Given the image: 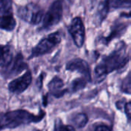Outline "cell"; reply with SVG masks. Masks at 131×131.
I'll list each match as a JSON object with an SVG mask.
<instances>
[{
    "label": "cell",
    "mask_w": 131,
    "mask_h": 131,
    "mask_svg": "<svg viewBox=\"0 0 131 131\" xmlns=\"http://www.w3.org/2000/svg\"><path fill=\"white\" fill-rule=\"evenodd\" d=\"M110 6V2H109V0H105L103 2H102L100 5V8H99V18L102 21L104 19V18L106 17L107 14V12H108V8Z\"/></svg>",
    "instance_id": "obj_15"
},
{
    "label": "cell",
    "mask_w": 131,
    "mask_h": 131,
    "mask_svg": "<svg viewBox=\"0 0 131 131\" xmlns=\"http://www.w3.org/2000/svg\"><path fill=\"white\" fill-rule=\"evenodd\" d=\"M69 31L74 44L81 48L85 41V27L80 17H76L72 20L69 26Z\"/></svg>",
    "instance_id": "obj_7"
},
{
    "label": "cell",
    "mask_w": 131,
    "mask_h": 131,
    "mask_svg": "<svg viewBox=\"0 0 131 131\" xmlns=\"http://www.w3.org/2000/svg\"><path fill=\"white\" fill-rule=\"evenodd\" d=\"M66 69L70 71H77L83 75L87 81L91 80V74H90V69L88 64L83 59L76 58L70 61L66 64Z\"/></svg>",
    "instance_id": "obj_9"
},
{
    "label": "cell",
    "mask_w": 131,
    "mask_h": 131,
    "mask_svg": "<svg viewBox=\"0 0 131 131\" xmlns=\"http://www.w3.org/2000/svg\"><path fill=\"white\" fill-rule=\"evenodd\" d=\"M25 63L24 62L23 57L21 54H19L13 61V66H12V71L15 74L20 73L22 71H23L25 68Z\"/></svg>",
    "instance_id": "obj_12"
},
{
    "label": "cell",
    "mask_w": 131,
    "mask_h": 131,
    "mask_svg": "<svg viewBox=\"0 0 131 131\" xmlns=\"http://www.w3.org/2000/svg\"><path fill=\"white\" fill-rule=\"evenodd\" d=\"M54 131H76L75 129L69 125H64L59 120L56 121Z\"/></svg>",
    "instance_id": "obj_17"
},
{
    "label": "cell",
    "mask_w": 131,
    "mask_h": 131,
    "mask_svg": "<svg viewBox=\"0 0 131 131\" xmlns=\"http://www.w3.org/2000/svg\"><path fill=\"white\" fill-rule=\"evenodd\" d=\"M44 115L45 114L42 113L40 115L36 116L24 110H16L2 114L3 129H12L22 125L38 122L42 120Z\"/></svg>",
    "instance_id": "obj_2"
},
{
    "label": "cell",
    "mask_w": 131,
    "mask_h": 131,
    "mask_svg": "<svg viewBox=\"0 0 131 131\" xmlns=\"http://www.w3.org/2000/svg\"><path fill=\"white\" fill-rule=\"evenodd\" d=\"M18 15L29 24L37 25L42 21L44 11L39 5L34 3H29L19 8Z\"/></svg>",
    "instance_id": "obj_3"
},
{
    "label": "cell",
    "mask_w": 131,
    "mask_h": 131,
    "mask_svg": "<svg viewBox=\"0 0 131 131\" xmlns=\"http://www.w3.org/2000/svg\"><path fill=\"white\" fill-rule=\"evenodd\" d=\"M95 131H111L110 129L107 127V126H104V125H101V126H98Z\"/></svg>",
    "instance_id": "obj_19"
},
{
    "label": "cell",
    "mask_w": 131,
    "mask_h": 131,
    "mask_svg": "<svg viewBox=\"0 0 131 131\" xmlns=\"http://www.w3.org/2000/svg\"><path fill=\"white\" fill-rule=\"evenodd\" d=\"M123 16H126V17H131V12H130V14H126V15H123Z\"/></svg>",
    "instance_id": "obj_20"
},
{
    "label": "cell",
    "mask_w": 131,
    "mask_h": 131,
    "mask_svg": "<svg viewBox=\"0 0 131 131\" xmlns=\"http://www.w3.org/2000/svg\"><path fill=\"white\" fill-rule=\"evenodd\" d=\"M87 81L84 78H79L73 81L71 83V89L73 91H77L85 88Z\"/></svg>",
    "instance_id": "obj_14"
},
{
    "label": "cell",
    "mask_w": 131,
    "mask_h": 131,
    "mask_svg": "<svg viewBox=\"0 0 131 131\" xmlns=\"http://www.w3.org/2000/svg\"><path fill=\"white\" fill-rule=\"evenodd\" d=\"M128 56L122 46L105 58L95 68V76L98 81H103L106 76L119 68L124 67L128 62Z\"/></svg>",
    "instance_id": "obj_1"
},
{
    "label": "cell",
    "mask_w": 131,
    "mask_h": 131,
    "mask_svg": "<svg viewBox=\"0 0 131 131\" xmlns=\"http://www.w3.org/2000/svg\"><path fill=\"white\" fill-rule=\"evenodd\" d=\"M31 82L32 74L30 71H26L24 74L8 84V90L13 94H21L28 88Z\"/></svg>",
    "instance_id": "obj_8"
},
{
    "label": "cell",
    "mask_w": 131,
    "mask_h": 131,
    "mask_svg": "<svg viewBox=\"0 0 131 131\" xmlns=\"http://www.w3.org/2000/svg\"><path fill=\"white\" fill-rule=\"evenodd\" d=\"M121 90L127 94H131V72L124 78L122 82Z\"/></svg>",
    "instance_id": "obj_16"
},
{
    "label": "cell",
    "mask_w": 131,
    "mask_h": 131,
    "mask_svg": "<svg viewBox=\"0 0 131 131\" xmlns=\"http://www.w3.org/2000/svg\"><path fill=\"white\" fill-rule=\"evenodd\" d=\"M63 7L61 0L55 1L49 7V10L42 18V28H49L57 25L62 19Z\"/></svg>",
    "instance_id": "obj_6"
},
{
    "label": "cell",
    "mask_w": 131,
    "mask_h": 131,
    "mask_svg": "<svg viewBox=\"0 0 131 131\" xmlns=\"http://www.w3.org/2000/svg\"><path fill=\"white\" fill-rule=\"evenodd\" d=\"M16 21L14 18L12 0H0V28L11 31L15 29Z\"/></svg>",
    "instance_id": "obj_4"
},
{
    "label": "cell",
    "mask_w": 131,
    "mask_h": 131,
    "mask_svg": "<svg viewBox=\"0 0 131 131\" xmlns=\"http://www.w3.org/2000/svg\"><path fill=\"white\" fill-rule=\"evenodd\" d=\"M125 112H126V114H127V117L129 118V120L131 121V101L126 104V106H125Z\"/></svg>",
    "instance_id": "obj_18"
},
{
    "label": "cell",
    "mask_w": 131,
    "mask_h": 131,
    "mask_svg": "<svg viewBox=\"0 0 131 131\" xmlns=\"http://www.w3.org/2000/svg\"><path fill=\"white\" fill-rule=\"evenodd\" d=\"M13 59V51L11 47L0 45V66H8Z\"/></svg>",
    "instance_id": "obj_10"
},
{
    "label": "cell",
    "mask_w": 131,
    "mask_h": 131,
    "mask_svg": "<svg viewBox=\"0 0 131 131\" xmlns=\"http://www.w3.org/2000/svg\"><path fill=\"white\" fill-rule=\"evenodd\" d=\"M49 88L50 92L57 97L63 96L66 91V89H64V84L63 80L58 77L53 78V80L49 84Z\"/></svg>",
    "instance_id": "obj_11"
},
{
    "label": "cell",
    "mask_w": 131,
    "mask_h": 131,
    "mask_svg": "<svg viewBox=\"0 0 131 131\" xmlns=\"http://www.w3.org/2000/svg\"><path fill=\"white\" fill-rule=\"evenodd\" d=\"M73 124L78 127V128H82L86 126V124L88 122V117L85 114H76L74 118H73Z\"/></svg>",
    "instance_id": "obj_13"
},
{
    "label": "cell",
    "mask_w": 131,
    "mask_h": 131,
    "mask_svg": "<svg viewBox=\"0 0 131 131\" xmlns=\"http://www.w3.org/2000/svg\"><path fill=\"white\" fill-rule=\"evenodd\" d=\"M62 35L59 32H53L42 39L33 48L31 58L41 56L49 53L61 41Z\"/></svg>",
    "instance_id": "obj_5"
}]
</instances>
